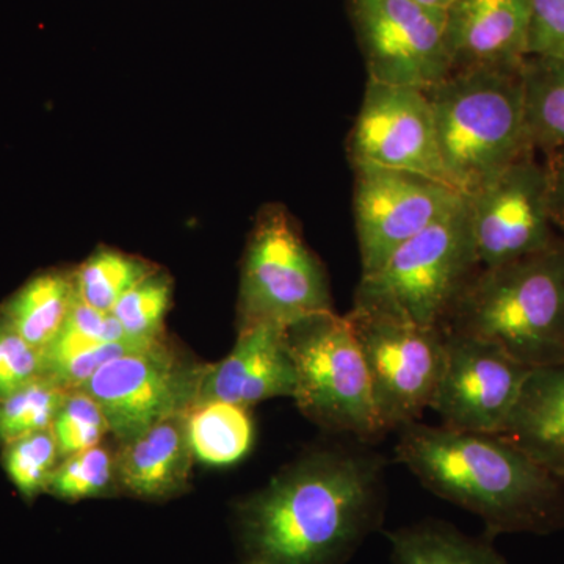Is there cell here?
Segmentation results:
<instances>
[{"label": "cell", "mask_w": 564, "mask_h": 564, "mask_svg": "<svg viewBox=\"0 0 564 564\" xmlns=\"http://www.w3.org/2000/svg\"><path fill=\"white\" fill-rule=\"evenodd\" d=\"M425 93L445 174L463 195L533 152L522 68L456 70Z\"/></svg>", "instance_id": "cell-4"}, {"label": "cell", "mask_w": 564, "mask_h": 564, "mask_svg": "<svg viewBox=\"0 0 564 564\" xmlns=\"http://www.w3.org/2000/svg\"><path fill=\"white\" fill-rule=\"evenodd\" d=\"M46 375V355L0 318V399Z\"/></svg>", "instance_id": "cell-29"}, {"label": "cell", "mask_w": 564, "mask_h": 564, "mask_svg": "<svg viewBox=\"0 0 564 564\" xmlns=\"http://www.w3.org/2000/svg\"><path fill=\"white\" fill-rule=\"evenodd\" d=\"M529 57L564 58V0H530Z\"/></svg>", "instance_id": "cell-30"}, {"label": "cell", "mask_w": 564, "mask_h": 564, "mask_svg": "<svg viewBox=\"0 0 564 564\" xmlns=\"http://www.w3.org/2000/svg\"><path fill=\"white\" fill-rule=\"evenodd\" d=\"M248 564H263V563H261V562H250Z\"/></svg>", "instance_id": "cell-33"}, {"label": "cell", "mask_w": 564, "mask_h": 564, "mask_svg": "<svg viewBox=\"0 0 564 564\" xmlns=\"http://www.w3.org/2000/svg\"><path fill=\"white\" fill-rule=\"evenodd\" d=\"M237 311L239 328L256 323L288 326L334 311L325 267L282 204H267L256 217L245 248Z\"/></svg>", "instance_id": "cell-7"}, {"label": "cell", "mask_w": 564, "mask_h": 564, "mask_svg": "<svg viewBox=\"0 0 564 564\" xmlns=\"http://www.w3.org/2000/svg\"><path fill=\"white\" fill-rule=\"evenodd\" d=\"M352 169V209L362 276L377 272L402 245L464 198L451 185L423 174L375 165Z\"/></svg>", "instance_id": "cell-12"}, {"label": "cell", "mask_w": 564, "mask_h": 564, "mask_svg": "<svg viewBox=\"0 0 564 564\" xmlns=\"http://www.w3.org/2000/svg\"><path fill=\"white\" fill-rule=\"evenodd\" d=\"M173 280L159 267L150 276L133 285L115 304L110 314L121 323L133 340H155L165 336L163 323L172 307Z\"/></svg>", "instance_id": "cell-27"}, {"label": "cell", "mask_w": 564, "mask_h": 564, "mask_svg": "<svg viewBox=\"0 0 564 564\" xmlns=\"http://www.w3.org/2000/svg\"><path fill=\"white\" fill-rule=\"evenodd\" d=\"M443 329L497 345L529 369L564 362V242L478 269Z\"/></svg>", "instance_id": "cell-3"}, {"label": "cell", "mask_w": 564, "mask_h": 564, "mask_svg": "<svg viewBox=\"0 0 564 564\" xmlns=\"http://www.w3.org/2000/svg\"><path fill=\"white\" fill-rule=\"evenodd\" d=\"M68 392L44 375L0 399V445L51 429Z\"/></svg>", "instance_id": "cell-24"}, {"label": "cell", "mask_w": 564, "mask_h": 564, "mask_svg": "<svg viewBox=\"0 0 564 564\" xmlns=\"http://www.w3.org/2000/svg\"><path fill=\"white\" fill-rule=\"evenodd\" d=\"M62 463L52 429L43 430L2 445V464L11 484L25 502L46 494L52 475Z\"/></svg>", "instance_id": "cell-26"}, {"label": "cell", "mask_w": 564, "mask_h": 564, "mask_svg": "<svg viewBox=\"0 0 564 564\" xmlns=\"http://www.w3.org/2000/svg\"><path fill=\"white\" fill-rule=\"evenodd\" d=\"M185 430L195 462L207 466H229L250 452L254 425L248 408L207 400L185 414Z\"/></svg>", "instance_id": "cell-21"}, {"label": "cell", "mask_w": 564, "mask_h": 564, "mask_svg": "<svg viewBox=\"0 0 564 564\" xmlns=\"http://www.w3.org/2000/svg\"><path fill=\"white\" fill-rule=\"evenodd\" d=\"M522 87L530 147L547 155L564 150V58H527Z\"/></svg>", "instance_id": "cell-22"}, {"label": "cell", "mask_w": 564, "mask_h": 564, "mask_svg": "<svg viewBox=\"0 0 564 564\" xmlns=\"http://www.w3.org/2000/svg\"><path fill=\"white\" fill-rule=\"evenodd\" d=\"M466 196L478 269H492L554 247L545 163L522 155Z\"/></svg>", "instance_id": "cell-10"}, {"label": "cell", "mask_w": 564, "mask_h": 564, "mask_svg": "<svg viewBox=\"0 0 564 564\" xmlns=\"http://www.w3.org/2000/svg\"><path fill=\"white\" fill-rule=\"evenodd\" d=\"M384 459L361 445L318 448L236 508L250 562L347 564L383 525Z\"/></svg>", "instance_id": "cell-1"}, {"label": "cell", "mask_w": 564, "mask_h": 564, "mask_svg": "<svg viewBox=\"0 0 564 564\" xmlns=\"http://www.w3.org/2000/svg\"><path fill=\"white\" fill-rule=\"evenodd\" d=\"M207 364L188 358L165 336L104 364L79 389L101 408L120 444L180 417L199 402Z\"/></svg>", "instance_id": "cell-9"}, {"label": "cell", "mask_w": 564, "mask_h": 564, "mask_svg": "<svg viewBox=\"0 0 564 564\" xmlns=\"http://www.w3.org/2000/svg\"><path fill=\"white\" fill-rule=\"evenodd\" d=\"M347 148L352 166L403 170L454 187L445 174L425 90L367 80Z\"/></svg>", "instance_id": "cell-14"}, {"label": "cell", "mask_w": 564, "mask_h": 564, "mask_svg": "<svg viewBox=\"0 0 564 564\" xmlns=\"http://www.w3.org/2000/svg\"><path fill=\"white\" fill-rule=\"evenodd\" d=\"M415 2L421 3L423 7H429V9L447 11L454 0H415Z\"/></svg>", "instance_id": "cell-32"}, {"label": "cell", "mask_w": 564, "mask_h": 564, "mask_svg": "<svg viewBox=\"0 0 564 564\" xmlns=\"http://www.w3.org/2000/svg\"><path fill=\"white\" fill-rule=\"evenodd\" d=\"M295 388L285 326L256 323L239 328L237 343L223 361L207 364L199 402L221 400L250 408L274 397L293 399Z\"/></svg>", "instance_id": "cell-15"}, {"label": "cell", "mask_w": 564, "mask_h": 564, "mask_svg": "<svg viewBox=\"0 0 564 564\" xmlns=\"http://www.w3.org/2000/svg\"><path fill=\"white\" fill-rule=\"evenodd\" d=\"M500 436L564 480V362L530 370Z\"/></svg>", "instance_id": "cell-18"}, {"label": "cell", "mask_w": 564, "mask_h": 564, "mask_svg": "<svg viewBox=\"0 0 564 564\" xmlns=\"http://www.w3.org/2000/svg\"><path fill=\"white\" fill-rule=\"evenodd\" d=\"M529 32L530 0H454L445 11L452 73L522 68Z\"/></svg>", "instance_id": "cell-16"}, {"label": "cell", "mask_w": 564, "mask_h": 564, "mask_svg": "<svg viewBox=\"0 0 564 564\" xmlns=\"http://www.w3.org/2000/svg\"><path fill=\"white\" fill-rule=\"evenodd\" d=\"M285 340L295 366L293 400L310 421L359 443L383 436L369 372L347 315L328 311L293 322L285 326Z\"/></svg>", "instance_id": "cell-5"}, {"label": "cell", "mask_w": 564, "mask_h": 564, "mask_svg": "<svg viewBox=\"0 0 564 564\" xmlns=\"http://www.w3.org/2000/svg\"><path fill=\"white\" fill-rule=\"evenodd\" d=\"M158 269L159 265L139 256L98 248L73 272L76 296L93 310L109 314L124 293Z\"/></svg>", "instance_id": "cell-23"}, {"label": "cell", "mask_w": 564, "mask_h": 564, "mask_svg": "<svg viewBox=\"0 0 564 564\" xmlns=\"http://www.w3.org/2000/svg\"><path fill=\"white\" fill-rule=\"evenodd\" d=\"M445 333L443 377L432 410L458 432L500 434L521 395L529 367L477 337Z\"/></svg>", "instance_id": "cell-13"}, {"label": "cell", "mask_w": 564, "mask_h": 564, "mask_svg": "<svg viewBox=\"0 0 564 564\" xmlns=\"http://www.w3.org/2000/svg\"><path fill=\"white\" fill-rule=\"evenodd\" d=\"M395 455L434 496L480 518L491 540L564 529V480L500 434L408 423Z\"/></svg>", "instance_id": "cell-2"}, {"label": "cell", "mask_w": 564, "mask_h": 564, "mask_svg": "<svg viewBox=\"0 0 564 564\" xmlns=\"http://www.w3.org/2000/svg\"><path fill=\"white\" fill-rule=\"evenodd\" d=\"M51 429L62 459L102 444L110 433L101 408L82 389L68 392Z\"/></svg>", "instance_id": "cell-28"}, {"label": "cell", "mask_w": 564, "mask_h": 564, "mask_svg": "<svg viewBox=\"0 0 564 564\" xmlns=\"http://www.w3.org/2000/svg\"><path fill=\"white\" fill-rule=\"evenodd\" d=\"M76 300L73 272L35 274L0 304V318L39 350L46 351L62 332Z\"/></svg>", "instance_id": "cell-19"}, {"label": "cell", "mask_w": 564, "mask_h": 564, "mask_svg": "<svg viewBox=\"0 0 564 564\" xmlns=\"http://www.w3.org/2000/svg\"><path fill=\"white\" fill-rule=\"evenodd\" d=\"M549 188H551L552 221L564 234V150L547 155Z\"/></svg>", "instance_id": "cell-31"}, {"label": "cell", "mask_w": 564, "mask_h": 564, "mask_svg": "<svg viewBox=\"0 0 564 564\" xmlns=\"http://www.w3.org/2000/svg\"><path fill=\"white\" fill-rule=\"evenodd\" d=\"M369 372L375 408L386 432L417 422L432 406L443 377L445 333L370 304L347 314Z\"/></svg>", "instance_id": "cell-8"}, {"label": "cell", "mask_w": 564, "mask_h": 564, "mask_svg": "<svg viewBox=\"0 0 564 564\" xmlns=\"http://www.w3.org/2000/svg\"><path fill=\"white\" fill-rule=\"evenodd\" d=\"M115 492H120L117 452L102 444L63 458L46 489L55 499L74 503Z\"/></svg>", "instance_id": "cell-25"}, {"label": "cell", "mask_w": 564, "mask_h": 564, "mask_svg": "<svg viewBox=\"0 0 564 564\" xmlns=\"http://www.w3.org/2000/svg\"><path fill=\"white\" fill-rule=\"evenodd\" d=\"M392 564H510L489 536L475 538L437 519L386 533Z\"/></svg>", "instance_id": "cell-20"}, {"label": "cell", "mask_w": 564, "mask_h": 564, "mask_svg": "<svg viewBox=\"0 0 564 564\" xmlns=\"http://www.w3.org/2000/svg\"><path fill=\"white\" fill-rule=\"evenodd\" d=\"M369 80L429 90L452 74L445 11L415 0H350Z\"/></svg>", "instance_id": "cell-11"}, {"label": "cell", "mask_w": 564, "mask_h": 564, "mask_svg": "<svg viewBox=\"0 0 564 564\" xmlns=\"http://www.w3.org/2000/svg\"><path fill=\"white\" fill-rule=\"evenodd\" d=\"M193 458L185 415L152 426L117 451L120 492L148 502L173 499L187 489Z\"/></svg>", "instance_id": "cell-17"}, {"label": "cell", "mask_w": 564, "mask_h": 564, "mask_svg": "<svg viewBox=\"0 0 564 564\" xmlns=\"http://www.w3.org/2000/svg\"><path fill=\"white\" fill-rule=\"evenodd\" d=\"M478 270L466 196L402 245L370 274L355 303L370 304L430 328H443L452 307Z\"/></svg>", "instance_id": "cell-6"}]
</instances>
